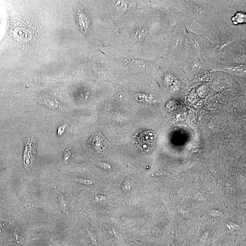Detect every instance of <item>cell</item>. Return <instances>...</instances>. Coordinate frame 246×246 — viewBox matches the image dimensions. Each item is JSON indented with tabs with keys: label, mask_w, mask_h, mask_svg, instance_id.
<instances>
[{
	"label": "cell",
	"mask_w": 246,
	"mask_h": 246,
	"mask_svg": "<svg viewBox=\"0 0 246 246\" xmlns=\"http://www.w3.org/2000/svg\"><path fill=\"white\" fill-rule=\"evenodd\" d=\"M107 198L106 196H103V195H98L95 196V201L97 202H101L103 200H105Z\"/></svg>",
	"instance_id": "obj_11"
},
{
	"label": "cell",
	"mask_w": 246,
	"mask_h": 246,
	"mask_svg": "<svg viewBox=\"0 0 246 246\" xmlns=\"http://www.w3.org/2000/svg\"><path fill=\"white\" fill-rule=\"evenodd\" d=\"M16 246H21V245H16Z\"/></svg>",
	"instance_id": "obj_17"
},
{
	"label": "cell",
	"mask_w": 246,
	"mask_h": 246,
	"mask_svg": "<svg viewBox=\"0 0 246 246\" xmlns=\"http://www.w3.org/2000/svg\"><path fill=\"white\" fill-rule=\"evenodd\" d=\"M232 21L235 24L244 23L246 21V15L245 13H238L232 18Z\"/></svg>",
	"instance_id": "obj_5"
},
{
	"label": "cell",
	"mask_w": 246,
	"mask_h": 246,
	"mask_svg": "<svg viewBox=\"0 0 246 246\" xmlns=\"http://www.w3.org/2000/svg\"><path fill=\"white\" fill-rule=\"evenodd\" d=\"M70 155V149H67L65 152L64 156V161H67L69 159Z\"/></svg>",
	"instance_id": "obj_13"
},
{
	"label": "cell",
	"mask_w": 246,
	"mask_h": 246,
	"mask_svg": "<svg viewBox=\"0 0 246 246\" xmlns=\"http://www.w3.org/2000/svg\"><path fill=\"white\" fill-rule=\"evenodd\" d=\"M109 144L105 137L100 132H97L92 135L87 142L90 149L98 153H102Z\"/></svg>",
	"instance_id": "obj_2"
},
{
	"label": "cell",
	"mask_w": 246,
	"mask_h": 246,
	"mask_svg": "<svg viewBox=\"0 0 246 246\" xmlns=\"http://www.w3.org/2000/svg\"><path fill=\"white\" fill-rule=\"evenodd\" d=\"M228 69L230 71V72H245V69H244V67L241 66L230 67H228Z\"/></svg>",
	"instance_id": "obj_8"
},
{
	"label": "cell",
	"mask_w": 246,
	"mask_h": 246,
	"mask_svg": "<svg viewBox=\"0 0 246 246\" xmlns=\"http://www.w3.org/2000/svg\"><path fill=\"white\" fill-rule=\"evenodd\" d=\"M73 180L81 184L84 185H90L92 184V182L90 180L87 179H83V178H74Z\"/></svg>",
	"instance_id": "obj_6"
},
{
	"label": "cell",
	"mask_w": 246,
	"mask_h": 246,
	"mask_svg": "<svg viewBox=\"0 0 246 246\" xmlns=\"http://www.w3.org/2000/svg\"><path fill=\"white\" fill-rule=\"evenodd\" d=\"M86 231H87L88 235H89V237H90V238L91 240L93 242V243L96 244L97 243L96 238H95V235L93 233V231L92 230L91 228L88 227L86 228Z\"/></svg>",
	"instance_id": "obj_7"
},
{
	"label": "cell",
	"mask_w": 246,
	"mask_h": 246,
	"mask_svg": "<svg viewBox=\"0 0 246 246\" xmlns=\"http://www.w3.org/2000/svg\"><path fill=\"white\" fill-rule=\"evenodd\" d=\"M36 148L35 140L32 138L29 139L27 141L23 154V164L26 169L31 168L34 164Z\"/></svg>",
	"instance_id": "obj_3"
},
{
	"label": "cell",
	"mask_w": 246,
	"mask_h": 246,
	"mask_svg": "<svg viewBox=\"0 0 246 246\" xmlns=\"http://www.w3.org/2000/svg\"><path fill=\"white\" fill-rule=\"evenodd\" d=\"M98 165L102 168L106 169V170L110 169V166L108 163H105V162H100L98 163Z\"/></svg>",
	"instance_id": "obj_10"
},
{
	"label": "cell",
	"mask_w": 246,
	"mask_h": 246,
	"mask_svg": "<svg viewBox=\"0 0 246 246\" xmlns=\"http://www.w3.org/2000/svg\"><path fill=\"white\" fill-rule=\"evenodd\" d=\"M123 189L126 191H128V190H130V185L129 182H126L124 183L122 185Z\"/></svg>",
	"instance_id": "obj_12"
},
{
	"label": "cell",
	"mask_w": 246,
	"mask_h": 246,
	"mask_svg": "<svg viewBox=\"0 0 246 246\" xmlns=\"http://www.w3.org/2000/svg\"><path fill=\"white\" fill-rule=\"evenodd\" d=\"M65 128V126H62L59 127L58 128V130H57V133H58V135H62V133L64 132Z\"/></svg>",
	"instance_id": "obj_15"
},
{
	"label": "cell",
	"mask_w": 246,
	"mask_h": 246,
	"mask_svg": "<svg viewBox=\"0 0 246 246\" xmlns=\"http://www.w3.org/2000/svg\"><path fill=\"white\" fill-rule=\"evenodd\" d=\"M92 12L104 25L116 24L143 11L145 2L141 1H94Z\"/></svg>",
	"instance_id": "obj_1"
},
{
	"label": "cell",
	"mask_w": 246,
	"mask_h": 246,
	"mask_svg": "<svg viewBox=\"0 0 246 246\" xmlns=\"http://www.w3.org/2000/svg\"><path fill=\"white\" fill-rule=\"evenodd\" d=\"M5 225L3 222H0V235H2L5 231Z\"/></svg>",
	"instance_id": "obj_14"
},
{
	"label": "cell",
	"mask_w": 246,
	"mask_h": 246,
	"mask_svg": "<svg viewBox=\"0 0 246 246\" xmlns=\"http://www.w3.org/2000/svg\"><path fill=\"white\" fill-rule=\"evenodd\" d=\"M156 134L154 131H148L144 132L140 136L143 146H145L146 150H149V146L152 145L156 139Z\"/></svg>",
	"instance_id": "obj_4"
},
{
	"label": "cell",
	"mask_w": 246,
	"mask_h": 246,
	"mask_svg": "<svg viewBox=\"0 0 246 246\" xmlns=\"http://www.w3.org/2000/svg\"><path fill=\"white\" fill-rule=\"evenodd\" d=\"M59 204H60V207H61V209H62L64 211H65V210H66V206L64 201V197H63L62 195H59Z\"/></svg>",
	"instance_id": "obj_9"
},
{
	"label": "cell",
	"mask_w": 246,
	"mask_h": 246,
	"mask_svg": "<svg viewBox=\"0 0 246 246\" xmlns=\"http://www.w3.org/2000/svg\"><path fill=\"white\" fill-rule=\"evenodd\" d=\"M30 246H36V245H35V244H31V245Z\"/></svg>",
	"instance_id": "obj_16"
}]
</instances>
